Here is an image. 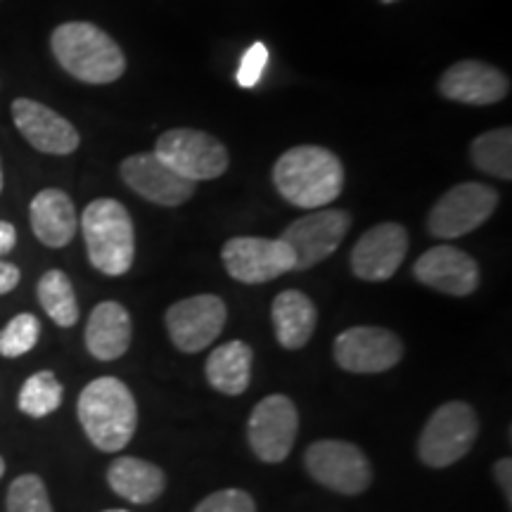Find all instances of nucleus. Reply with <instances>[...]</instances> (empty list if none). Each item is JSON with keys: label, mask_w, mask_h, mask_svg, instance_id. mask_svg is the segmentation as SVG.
<instances>
[{"label": "nucleus", "mask_w": 512, "mask_h": 512, "mask_svg": "<svg viewBox=\"0 0 512 512\" xmlns=\"http://www.w3.org/2000/svg\"><path fill=\"white\" fill-rule=\"evenodd\" d=\"M273 185L294 207H328L342 195L344 166L335 152L318 145H299L283 152L273 166Z\"/></svg>", "instance_id": "nucleus-1"}, {"label": "nucleus", "mask_w": 512, "mask_h": 512, "mask_svg": "<svg viewBox=\"0 0 512 512\" xmlns=\"http://www.w3.org/2000/svg\"><path fill=\"white\" fill-rule=\"evenodd\" d=\"M76 413L91 444L105 453L124 451L136 434V399L117 377H98L86 384L79 394Z\"/></svg>", "instance_id": "nucleus-2"}, {"label": "nucleus", "mask_w": 512, "mask_h": 512, "mask_svg": "<svg viewBox=\"0 0 512 512\" xmlns=\"http://www.w3.org/2000/svg\"><path fill=\"white\" fill-rule=\"evenodd\" d=\"M50 48L64 72L83 83L105 86L126 72L124 50L91 22L60 24L50 36Z\"/></svg>", "instance_id": "nucleus-3"}, {"label": "nucleus", "mask_w": 512, "mask_h": 512, "mask_svg": "<svg viewBox=\"0 0 512 512\" xmlns=\"http://www.w3.org/2000/svg\"><path fill=\"white\" fill-rule=\"evenodd\" d=\"M81 233L93 268L112 278L131 271L136 259V230L124 204L110 197L88 204L81 214Z\"/></svg>", "instance_id": "nucleus-4"}, {"label": "nucleus", "mask_w": 512, "mask_h": 512, "mask_svg": "<svg viewBox=\"0 0 512 512\" xmlns=\"http://www.w3.org/2000/svg\"><path fill=\"white\" fill-rule=\"evenodd\" d=\"M479 437V418L465 401H448L427 420L420 434V460L430 467H448L470 453Z\"/></svg>", "instance_id": "nucleus-5"}, {"label": "nucleus", "mask_w": 512, "mask_h": 512, "mask_svg": "<svg viewBox=\"0 0 512 512\" xmlns=\"http://www.w3.org/2000/svg\"><path fill=\"white\" fill-rule=\"evenodd\" d=\"M155 155L171 166L176 174L192 183L211 181L228 171L230 157L219 138L195 128H171L157 138Z\"/></svg>", "instance_id": "nucleus-6"}, {"label": "nucleus", "mask_w": 512, "mask_h": 512, "mask_svg": "<svg viewBox=\"0 0 512 512\" xmlns=\"http://www.w3.org/2000/svg\"><path fill=\"white\" fill-rule=\"evenodd\" d=\"M498 207L496 188L484 183H458L434 204L427 230L439 240H456L484 226Z\"/></svg>", "instance_id": "nucleus-7"}, {"label": "nucleus", "mask_w": 512, "mask_h": 512, "mask_svg": "<svg viewBox=\"0 0 512 512\" xmlns=\"http://www.w3.org/2000/svg\"><path fill=\"white\" fill-rule=\"evenodd\" d=\"M304 463L318 484L344 496L363 494L373 482L366 453L349 441L320 439L306 448Z\"/></svg>", "instance_id": "nucleus-8"}, {"label": "nucleus", "mask_w": 512, "mask_h": 512, "mask_svg": "<svg viewBox=\"0 0 512 512\" xmlns=\"http://www.w3.org/2000/svg\"><path fill=\"white\" fill-rule=\"evenodd\" d=\"M223 266L238 283L261 285L297 268V256L283 240L233 238L223 245Z\"/></svg>", "instance_id": "nucleus-9"}, {"label": "nucleus", "mask_w": 512, "mask_h": 512, "mask_svg": "<svg viewBox=\"0 0 512 512\" xmlns=\"http://www.w3.org/2000/svg\"><path fill=\"white\" fill-rule=\"evenodd\" d=\"M299 430L297 406L285 394H271L254 406L249 418V446L264 463H283L292 453Z\"/></svg>", "instance_id": "nucleus-10"}, {"label": "nucleus", "mask_w": 512, "mask_h": 512, "mask_svg": "<svg viewBox=\"0 0 512 512\" xmlns=\"http://www.w3.org/2000/svg\"><path fill=\"white\" fill-rule=\"evenodd\" d=\"M228 311L216 294H197V297L176 302L166 311V330L176 349L185 354H197L216 342L226 325Z\"/></svg>", "instance_id": "nucleus-11"}, {"label": "nucleus", "mask_w": 512, "mask_h": 512, "mask_svg": "<svg viewBox=\"0 0 512 512\" xmlns=\"http://www.w3.org/2000/svg\"><path fill=\"white\" fill-rule=\"evenodd\" d=\"M349 228L351 216L347 211L318 209L309 216L292 221L283 230L280 240L287 242L294 256H297V268L294 271H306V268L328 259L332 252H337Z\"/></svg>", "instance_id": "nucleus-12"}, {"label": "nucleus", "mask_w": 512, "mask_h": 512, "mask_svg": "<svg viewBox=\"0 0 512 512\" xmlns=\"http://www.w3.org/2000/svg\"><path fill=\"white\" fill-rule=\"evenodd\" d=\"M403 356L401 339L392 330L358 325L335 339V361L347 373L375 375L394 368Z\"/></svg>", "instance_id": "nucleus-13"}, {"label": "nucleus", "mask_w": 512, "mask_h": 512, "mask_svg": "<svg viewBox=\"0 0 512 512\" xmlns=\"http://www.w3.org/2000/svg\"><path fill=\"white\" fill-rule=\"evenodd\" d=\"M119 174L128 188L159 207H181L195 195V183L176 174L155 152L126 157L119 166Z\"/></svg>", "instance_id": "nucleus-14"}, {"label": "nucleus", "mask_w": 512, "mask_h": 512, "mask_svg": "<svg viewBox=\"0 0 512 512\" xmlns=\"http://www.w3.org/2000/svg\"><path fill=\"white\" fill-rule=\"evenodd\" d=\"M408 254V233L401 223H377L351 249V271L366 283L394 278Z\"/></svg>", "instance_id": "nucleus-15"}, {"label": "nucleus", "mask_w": 512, "mask_h": 512, "mask_svg": "<svg viewBox=\"0 0 512 512\" xmlns=\"http://www.w3.org/2000/svg\"><path fill=\"white\" fill-rule=\"evenodd\" d=\"M12 119L24 140L43 155L64 157L79 150L81 136L76 126L41 102L17 98L12 102Z\"/></svg>", "instance_id": "nucleus-16"}, {"label": "nucleus", "mask_w": 512, "mask_h": 512, "mask_svg": "<svg viewBox=\"0 0 512 512\" xmlns=\"http://www.w3.org/2000/svg\"><path fill=\"white\" fill-rule=\"evenodd\" d=\"M439 93L463 105H496L510 93V79L494 64L463 60L448 67L439 79Z\"/></svg>", "instance_id": "nucleus-17"}, {"label": "nucleus", "mask_w": 512, "mask_h": 512, "mask_svg": "<svg viewBox=\"0 0 512 512\" xmlns=\"http://www.w3.org/2000/svg\"><path fill=\"white\" fill-rule=\"evenodd\" d=\"M413 275L418 283L432 290L451 294V297H467L479 287V266L470 254L451 245H439L427 249L415 261Z\"/></svg>", "instance_id": "nucleus-18"}, {"label": "nucleus", "mask_w": 512, "mask_h": 512, "mask_svg": "<svg viewBox=\"0 0 512 512\" xmlns=\"http://www.w3.org/2000/svg\"><path fill=\"white\" fill-rule=\"evenodd\" d=\"M31 230L50 249L67 247L79 230V216L72 197L57 188H46L31 200Z\"/></svg>", "instance_id": "nucleus-19"}, {"label": "nucleus", "mask_w": 512, "mask_h": 512, "mask_svg": "<svg viewBox=\"0 0 512 512\" xmlns=\"http://www.w3.org/2000/svg\"><path fill=\"white\" fill-rule=\"evenodd\" d=\"M133 323L119 302H102L91 311L86 325V349L98 361H117L131 347Z\"/></svg>", "instance_id": "nucleus-20"}, {"label": "nucleus", "mask_w": 512, "mask_h": 512, "mask_svg": "<svg viewBox=\"0 0 512 512\" xmlns=\"http://www.w3.org/2000/svg\"><path fill=\"white\" fill-rule=\"evenodd\" d=\"M271 318L280 347L294 351L306 347L313 330H316L318 313L304 292L285 290L273 299Z\"/></svg>", "instance_id": "nucleus-21"}, {"label": "nucleus", "mask_w": 512, "mask_h": 512, "mask_svg": "<svg viewBox=\"0 0 512 512\" xmlns=\"http://www.w3.org/2000/svg\"><path fill=\"white\" fill-rule=\"evenodd\" d=\"M107 482L117 496L136 505H147L162 496L166 477L157 465L147 460L121 456L107 470Z\"/></svg>", "instance_id": "nucleus-22"}, {"label": "nucleus", "mask_w": 512, "mask_h": 512, "mask_svg": "<svg viewBox=\"0 0 512 512\" xmlns=\"http://www.w3.org/2000/svg\"><path fill=\"white\" fill-rule=\"evenodd\" d=\"M254 351L247 342L233 339L211 351L207 358V380L216 392L226 396H240L252 382Z\"/></svg>", "instance_id": "nucleus-23"}, {"label": "nucleus", "mask_w": 512, "mask_h": 512, "mask_svg": "<svg viewBox=\"0 0 512 512\" xmlns=\"http://www.w3.org/2000/svg\"><path fill=\"white\" fill-rule=\"evenodd\" d=\"M38 304L43 306V311L48 313V318L53 320L60 328H72L79 320V302H76V292L72 280L67 278V273L53 271L43 273V278L38 280L36 287Z\"/></svg>", "instance_id": "nucleus-24"}, {"label": "nucleus", "mask_w": 512, "mask_h": 512, "mask_svg": "<svg viewBox=\"0 0 512 512\" xmlns=\"http://www.w3.org/2000/svg\"><path fill=\"white\" fill-rule=\"evenodd\" d=\"M472 162L482 174H489L501 181L512 178V131L508 126L482 133L470 147Z\"/></svg>", "instance_id": "nucleus-25"}, {"label": "nucleus", "mask_w": 512, "mask_h": 512, "mask_svg": "<svg viewBox=\"0 0 512 512\" xmlns=\"http://www.w3.org/2000/svg\"><path fill=\"white\" fill-rule=\"evenodd\" d=\"M64 389L53 370H41L34 373L27 382L22 384L17 396L19 411L29 418H48L50 413H55L62 406Z\"/></svg>", "instance_id": "nucleus-26"}, {"label": "nucleus", "mask_w": 512, "mask_h": 512, "mask_svg": "<svg viewBox=\"0 0 512 512\" xmlns=\"http://www.w3.org/2000/svg\"><path fill=\"white\" fill-rule=\"evenodd\" d=\"M41 337V320L34 313H19L0 330V356L19 358L29 354Z\"/></svg>", "instance_id": "nucleus-27"}, {"label": "nucleus", "mask_w": 512, "mask_h": 512, "mask_svg": "<svg viewBox=\"0 0 512 512\" xmlns=\"http://www.w3.org/2000/svg\"><path fill=\"white\" fill-rule=\"evenodd\" d=\"M8 512H53L46 484L38 475H22L8 489Z\"/></svg>", "instance_id": "nucleus-28"}, {"label": "nucleus", "mask_w": 512, "mask_h": 512, "mask_svg": "<svg viewBox=\"0 0 512 512\" xmlns=\"http://www.w3.org/2000/svg\"><path fill=\"white\" fill-rule=\"evenodd\" d=\"M195 512H256V505L247 491L223 489L204 498Z\"/></svg>", "instance_id": "nucleus-29"}, {"label": "nucleus", "mask_w": 512, "mask_h": 512, "mask_svg": "<svg viewBox=\"0 0 512 512\" xmlns=\"http://www.w3.org/2000/svg\"><path fill=\"white\" fill-rule=\"evenodd\" d=\"M268 67V48L264 43H254V46L247 48V53L242 55L238 72H235V81L240 83L242 88H254L256 83L261 81Z\"/></svg>", "instance_id": "nucleus-30"}, {"label": "nucleus", "mask_w": 512, "mask_h": 512, "mask_svg": "<svg viewBox=\"0 0 512 512\" xmlns=\"http://www.w3.org/2000/svg\"><path fill=\"white\" fill-rule=\"evenodd\" d=\"M19 280H22L19 268L15 264H10V261L0 259V297L15 290V287L19 285Z\"/></svg>", "instance_id": "nucleus-31"}, {"label": "nucleus", "mask_w": 512, "mask_h": 512, "mask_svg": "<svg viewBox=\"0 0 512 512\" xmlns=\"http://www.w3.org/2000/svg\"><path fill=\"white\" fill-rule=\"evenodd\" d=\"M494 472H496V479H498V484H501V489H503L505 498H508V503H510V501H512V486H510V475H512V460H510V458H503V460H498L496 467H494Z\"/></svg>", "instance_id": "nucleus-32"}, {"label": "nucleus", "mask_w": 512, "mask_h": 512, "mask_svg": "<svg viewBox=\"0 0 512 512\" xmlns=\"http://www.w3.org/2000/svg\"><path fill=\"white\" fill-rule=\"evenodd\" d=\"M17 245V230L12 223L0 221V256L10 254Z\"/></svg>", "instance_id": "nucleus-33"}, {"label": "nucleus", "mask_w": 512, "mask_h": 512, "mask_svg": "<svg viewBox=\"0 0 512 512\" xmlns=\"http://www.w3.org/2000/svg\"><path fill=\"white\" fill-rule=\"evenodd\" d=\"M3 185H5V178H3V162H0V192H3Z\"/></svg>", "instance_id": "nucleus-34"}, {"label": "nucleus", "mask_w": 512, "mask_h": 512, "mask_svg": "<svg viewBox=\"0 0 512 512\" xmlns=\"http://www.w3.org/2000/svg\"><path fill=\"white\" fill-rule=\"evenodd\" d=\"M5 475V460H3V456H0V477Z\"/></svg>", "instance_id": "nucleus-35"}, {"label": "nucleus", "mask_w": 512, "mask_h": 512, "mask_svg": "<svg viewBox=\"0 0 512 512\" xmlns=\"http://www.w3.org/2000/svg\"><path fill=\"white\" fill-rule=\"evenodd\" d=\"M380 3H384V5H392V3H399V0H380Z\"/></svg>", "instance_id": "nucleus-36"}, {"label": "nucleus", "mask_w": 512, "mask_h": 512, "mask_svg": "<svg viewBox=\"0 0 512 512\" xmlns=\"http://www.w3.org/2000/svg\"><path fill=\"white\" fill-rule=\"evenodd\" d=\"M105 512H128V510H105Z\"/></svg>", "instance_id": "nucleus-37"}]
</instances>
